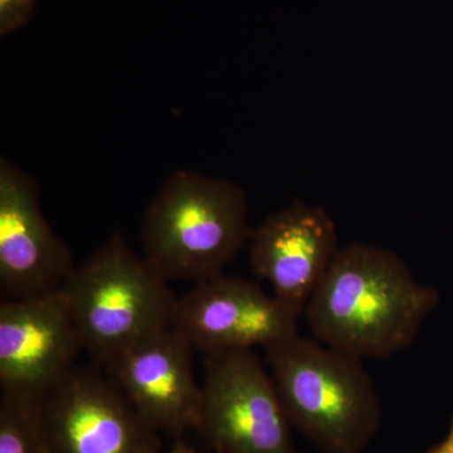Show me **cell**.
<instances>
[{"label": "cell", "mask_w": 453, "mask_h": 453, "mask_svg": "<svg viewBox=\"0 0 453 453\" xmlns=\"http://www.w3.org/2000/svg\"><path fill=\"white\" fill-rule=\"evenodd\" d=\"M76 266L67 243L44 219L38 183L0 159V292L23 299L58 290Z\"/></svg>", "instance_id": "obj_9"}, {"label": "cell", "mask_w": 453, "mask_h": 453, "mask_svg": "<svg viewBox=\"0 0 453 453\" xmlns=\"http://www.w3.org/2000/svg\"><path fill=\"white\" fill-rule=\"evenodd\" d=\"M291 425L324 453H362L383 418L363 359L300 333L264 348Z\"/></svg>", "instance_id": "obj_3"}, {"label": "cell", "mask_w": 453, "mask_h": 453, "mask_svg": "<svg viewBox=\"0 0 453 453\" xmlns=\"http://www.w3.org/2000/svg\"><path fill=\"white\" fill-rule=\"evenodd\" d=\"M249 214L238 184L177 170L146 208L142 256L168 281L213 279L250 243Z\"/></svg>", "instance_id": "obj_4"}, {"label": "cell", "mask_w": 453, "mask_h": 453, "mask_svg": "<svg viewBox=\"0 0 453 453\" xmlns=\"http://www.w3.org/2000/svg\"><path fill=\"white\" fill-rule=\"evenodd\" d=\"M169 453H198L196 451L195 447L190 445L189 442L183 440V437L177 438L174 446L170 449Z\"/></svg>", "instance_id": "obj_15"}, {"label": "cell", "mask_w": 453, "mask_h": 453, "mask_svg": "<svg viewBox=\"0 0 453 453\" xmlns=\"http://www.w3.org/2000/svg\"><path fill=\"white\" fill-rule=\"evenodd\" d=\"M428 453H453V425L445 440L440 445L434 446Z\"/></svg>", "instance_id": "obj_14"}, {"label": "cell", "mask_w": 453, "mask_h": 453, "mask_svg": "<svg viewBox=\"0 0 453 453\" xmlns=\"http://www.w3.org/2000/svg\"><path fill=\"white\" fill-rule=\"evenodd\" d=\"M396 253L354 242L336 253L306 305L312 338L360 359H387L412 345L437 305Z\"/></svg>", "instance_id": "obj_1"}, {"label": "cell", "mask_w": 453, "mask_h": 453, "mask_svg": "<svg viewBox=\"0 0 453 453\" xmlns=\"http://www.w3.org/2000/svg\"><path fill=\"white\" fill-rule=\"evenodd\" d=\"M173 327L207 356L266 348L299 333V316L258 283L222 273L178 297Z\"/></svg>", "instance_id": "obj_7"}, {"label": "cell", "mask_w": 453, "mask_h": 453, "mask_svg": "<svg viewBox=\"0 0 453 453\" xmlns=\"http://www.w3.org/2000/svg\"><path fill=\"white\" fill-rule=\"evenodd\" d=\"M59 290L82 350L101 369L174 324L178 297L168 280L119 234L76 265Z\"/></svg>", "instance_id": "obj_2"}, {"label": "cell", "mask_w": 453, "mask_h": 453, "mask_svg": "<svg viewBox=\"0 0 453 453\" xmlns=\"http://www.w3.org/2000/svg\"><path fill=\"white\" fill-rule=\"evenodd\" d=\"M37 402L50 453L162 451V434L96 365L74 366Z\"/></svg>", "instance_id": "obj_6"}, {"label": "cell", "mask_w": 453, "mask_h": 453, "mask_svg": "<svg viewBox=\"0 0 453 453\" xmlns=\"http://www.w3.org/2000/svg\"><path fill=\"white\" fill-rule=\"evenodd\" d=\"M81 351L59 288L0 301L2 393L40 399L77 366Z\"/></svg>", "instance_id": "obj_8"}, {"label": "cell", "mask_w": 453, "mask_h": 453, "mask_svg": "<svg viewBox=\"0 0 453 453\" xmlns=\"http://www.w3.org/2000/svg\"><path fill=\"white\" fill-rule=\"evenodd\" d=\"M37 0H0V35L3 38L28 25Z\"/></svg>", "instance_id": "obj_13"}, {"label": "cell", "mask_w": 453, "mask_h": 453, "mask_svg": "<svg viewBox=\"0 0 453 453\" xmlns=\"http://www.w3.org/2000/svg\"><path fill=\"white\" fill-rule=\"evenodd\" d=\"M273 375L255 349L204 359L196 431L219 453H299Z\"/></svg>", "instance_id": "obj_5"}, {"label": "cell", "mask_w": 453, "mask_h": 453, "mask_svg": "<svg viewBox=\"0 0 453 453\" xmlns=\"http://www.w3.org/2000/svg\"><path fill=\"white\" fill-rule=\"evenodd\" d=\"M0 453H50L42 434L37 399L2 393Z\"/></svg>", "instance_id": "obj_12"}, {"label": "cell", "mask_w": 453, "mask_h": 453, "mask_svg": "<svg viewBox=\"0 0 453 453\" xmlns=\"http://www.w3.org/2000/svg\"><path fill=\"white\" fill-rule=\"evenodd\" d=\"M339 250L330 214L303 201L271 213L250 238L253 273L299 318Z\"/></svg>", "instance_id": "obj_10"}, {"label": "cell", "mask_w": 453, "mask_h": 453, "mask_svg": "<svg viewBox=\"0 0 453 453\" xmlns=\"http://www.w3.org/2000/svg\"><path fill=\"white\" fill-rule=\"evenodd\" d=\"M174 327L155 334L104 369L130 403L160 434L174 438L196 431L202 403L193 356Z\"/></svg>", "instance_id": "obj_11"}]
</instances>
